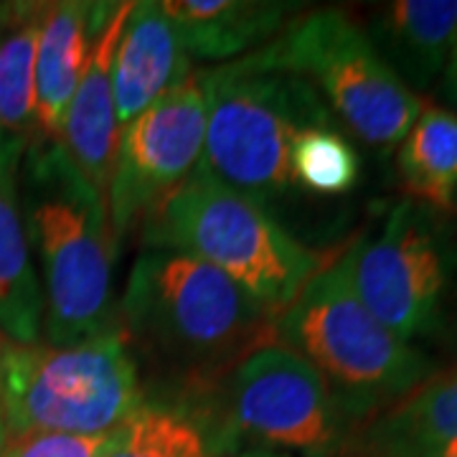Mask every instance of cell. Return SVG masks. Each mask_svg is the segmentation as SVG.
<instances>
[{"label": "cell", "instance_id": "obj_1", "mask_svg": "<svg viewBox=\"0 0 457 457\" xmlns=\"http://www.w3.org/2000/svg\"><path fill=\"white\" fill-rule=\"evenodd\" d=\"M206 102V145L201 163L305 246L320 216L300 194L290 155L295 137L338 125L320 95L264 51L198 71ZM341 128V125H338Z\"/></svg>", "mask_w": 457, "mask_h": 457}, {"label": "cell", "instance_id": "obj_2", "mask_svg": "<svg viewBox=\"0 0 457 457\" xmlns=\"http://www.w3.org/2000/svg\"><path fill=\"white\" fill-rule=\"evenodd\" d=\"M23 219L44 297L49 345H74L114 326L112 267L117 257L107 198L69 158L59 137L26 147Z\"/></svg>", "mask_w": 457, "mask_h": 457}, {"label": "cell", "instance_id": "obj_3", "mask_svg": "<svg viewBox=\"0 0 457 457\" xmlns=\"http://www.w3.org/2000/svg\"><path fill=\"white\" fill-rule=\"evenodd\" d=\"M132 341L186 374L237 366L264 345L275 318L212 264L179 249L145 246L122 297Z\"/></svg>", "mask_w": 457, "mask_h": 457}, {"label": "cell", "instance_id": "obj_4", "mask_svg": "<svg viewBox=\"0 0 457 457\" xmlns=\"http://www.w3.org/2000/svg\"><path fill=\"white\" fill-rule=\"evenodd\" d=\"M272 333L311 363L348 422L381 414L435 374L422 351L361 303L341 257L308 279L275 318Z\"/></svg>", "mask_w": 457, "mask_h": 457}, {"label": "cell", "instance_id": "obj_5", "mask_svg": "<svg viewBox=\"0 0 457 457\" xmlns=\"http://www.w3.org/2000/svg\"><path fill=\"white\" fill-rule=\"evenodd\" d=\"M143 242L212 264L272 318L326 267L318 249L297 242L204 163L143 224Z\"/></svg>", "mask_w": 457, "mask_h": 457}, {"label": "cell", "instance_id": "obj_6", "mask_svg": "<svg viewBox=\"0 0 457 457\" xmlns=\"http://www.w3.org/2000/svg\"><path fill=\"white\" fill-rule=\"evenodd\" d=\"M145 404L120 330L74 345H3L5 435H107Z\"/></svg>", "mask_w": 457, "mask_h": 457}, {"label": "cell", "instance_id": "obj_7", "mask_svg": "<svg viewBox=\"0 0 457 457\" xmlns=\"http://www.w3.org/2000/svg\"><path fill=\"white\" fill-rule=\"evenodd\" d=\"M262 51L311 84L341 130L363 145L392 150L425 110V99L396 79L359 21L338 8L297 13Z\"/></svg>", "mask_w": 457, "mask_h": 457}, {"label": "cell", "instance_id": "obj_8", "mask_svg": "<svg viewBox=\"0 0 457 457\" xmlns=\"http://www.w3.org/2000/svg\"><path fill=\"white\" fill-rule=\"evenodd\" d=\"M341 260L361 303L402 341L440 330L457 278V231L447 213L402 198Z\"/></svg>", "mask_w": 457, "mask_h": 457}, {"label": "cell", "instance_id": "obj_9", "mask_svg": "<svg viewBox=\"0 0 457 457\" xmlns=\"http://www.w3.org/2000/svg\"><path fill=\"white\" fill-rule=\"evenodd\" d=\"M227 394L231 425L257 450L330 457L351 425L311 363L279 343H264L239 361Z\"/></svg>", "mask_w": 457, "mask_h": 457}, {"label": "cell", "instance_id": "obj_10", "mask_svg": "<svg viewBox=\"0 0 457 457\" xmlns=\"http://www.w3.org/2000/svg\"><path fill=\"white\" fill-rule=\"evenodd\" d=\"M206 145V102L198 74L165 92L120 130L107 212L114 242L143 227L196 170Z\"/></svg>", "mask_w": 457, "mask_h": 457}, {"label": "cell", "instance_id": "obj_11", "mask_svg": "<svg viewBox=\"0 0 457 457\" xmlns=\"http://www.w3.org/2000/svg\"><path fill=\"white\" fill-rule=\"evenodd\" d=\"M130 3H95V38L79 87L64 114L59 143L87 180L107 198L120 140L114 112L112 64L120 33L130 18Z\"/></svg>", "mask_w": 457, "mask_h": 457}, {"label": "cell", "instance_id": "obj_12", "mask_svg": "<svg viewBox=\"0 0 457 457\" xmlns=\"http://www.w3.org/2000/svg\"><path fill=\"white\" fill-rule=\"evenodd\" d=\"M191 56L183 49L176 23L158 0L132 3L130 18L120 33L112 64L117 128L153 107L165 92L191 77Z\"/></svg>", "mask_w": 457, "mask_h": 457}, {"label": "cell", "instance_id": "obj_13", "mask_svg": "<svg viewBox=\"0 0 457 457\" xmlns=\"http://www.w3.org/2000/svg\"><path fill=\"white\" fill-rule=\"evenodd\" d=\"M29 140L0 132V338L41 343L44 297L21 206V165Z\"/></svg>", "mask_w": 457, "mask_h": 457}, {"label": "cell", "instance_id": "obj_14", "mask_svg": "<svg viewBox=\"0 0 457 457\" xmlns=\"http://www.w3.org/2000/svg\"><path fill=\"white\" fill-rule=\"evenodd\" d=\"M384 64L420 97L440 82L457 33V0H392L363 26Z\"/></svg>", "mask_w": 457, "mask_h": 457}, {"label": "cell", "instance_id": "obj_15", "mask_svg": "<svg viewBox=\"0 0 457 457\" xmlns=\"http://www.w3.org/2000/svg\"><path fill=\"white\" fill-rule=\"evenodd\" d=\"M191 62L228 64L278 38L297 16L285 0H161Z\"/></svg>", "mask_w": 457, "mask_h": 457}, {"label": "cell", "instance_id": "obj_16", "mask_svg": "<svg viewBox=\"0 0 457 457\" xmlns=\"http://www.w3.org/2000/svg\"><path fill=\"white\" fill-rule=\"evenodd\" d=\"M95 38V3H44L36 46V132L59 137Z\"/></svg>", "mask_w": 457, "mask_h": 457}, {"label": "cell", "instance_id": "obj_17", "mask_svg": "<svg viewBox=\"0 0 457 457\" xmlns=\"http://www.w3.org/2000/svg\"><path fill=\"white\" fill-rule=\"evenodd\" d=\"M457 442V363L432 374L359 435L363 457H425Z\"/></svg>", "mask_w": 457, "mask_h": 457}, {"label": "cell", "instance_id": "obj_18", "mask_svg": "<svg viewBox=\"0 0 457 457\" xmlns=\"http://www.w3.org/2000/svg\"><path fill=\"white\" fill-rule=\"evenodd\" d=\"M396 173L411 201L442 213L457 209V112L425 104L396 145Z\"/></svg>", "mask_w": 457, "mask_h": 457}, {"label": "cell", "instance_id": "obj_19", "mask_svg": "<svg viewBox=\"0 0 457 457\" xmlns=\"http://www.w3.org/2000/svg\"><path fill=\"white\" fill-rule=\"evenodd\" d=\"M41 5H18L0 38V132L26 137L36 128V46Z\"/></svg>", "mask_w": 457, "mask_h": 457}, {"label": "cell", "instance_id": "obj_20", "mask_svg": "<svg viewBox=\"0 0 457 457\" xmlns=\"http://www.w3.org/2000/svg\"><path fill=\"white\" fill-rule=\"evenodd\" d=\"M290 168L300 194L318 212L326 201L353 194L361 180L359 150L338 125L300 132L295 137Z\"/></svg>", "mask_w": 457, "mask_h": 457}, {"label": "cell", "instance_id": "obj_21", "mask_svg": "<svg viewBox=\"0 0 457 457\" xmlns=\"http://www.w3.org/2000/svg\"><path fill=\"white\" fill-rule=\"evenodd\" d=\"M107 457H212L201 427L179 409L143 404L132 414Z\"/></svg>", "mask_w": 457, "mask_h": 457}, {"label": "cell", "instance_id": "obj_22", "mask_svg": "<svg viewBox=\"0 0 457 457\" xmlns=\"http://www.w3.org/2000/svg\"><path fill=\"white\" fill-rule=\"evenodd\" d=\"M120 429L107 435H71V432H31L11 437L0 457H107Z\"/></svg>", "mask_w": 457, "mask_h": 457}, {"label": "cell", "instance_id": "obj_23", "mask_svg": "<svg viewBox=\"0 0 457 457\" xmlns=\"http://www.w3.org/2000/svg\"><path fill=\"white\" fill-rule=\"evenodd\" d=\"M437 95H440L447 110L457 112V33L450 56H447V64H445V71H442L440 82H437Z\"/></svg>", "mask_w": 457, "mask_h": 457}, {"label": "cell", "instance_id": "obj_24", "mask_svg": "<svg viewBox=\"0 0 457 457\" xmlns=\"http://www.w3.org/2000/svg\"><path fill=\"white\" fill-rule=\"evenodd\" d=\"M3 345H5V338H0V453L8 442V435H5V422H3Z\"/></svg>", "mask_w": 457, "mask_h": 457}, {"label": "cell", "instance_id": "obj_25", "mask_svg": "<svg viewBox=\"0 0 457 457\" xmlns=\"http://www.w3.org/2000/svg\"><path fill=\"white\" fill-rule=\"evenodd\" d=\"M234 457H290V455H282V453H272V450H257V447H249L245 453H239V455Z\"/></svg>", "mask_w": 457, "mask_h": 457}, {"label": "cell", "instance_id": "obj_26", "mask_svg": "<svg viewBox=\"0 0 457 457\" xmlns=\"http://www.w3.org/2000/svg\"><path fill=\"white\" fill-rule=\"evenodd\" d=\"M425 457H457V442H450V445H445L440 450H435V453H429Z\"/></svg>", "mask_w": 457, "mask_h": 457}, {"label": "cell", "instance_id": "obj_27", "mask_svg": "<svg viewBox=\"0 0 457 457\" xmlns=\"http://www.w3.org/2000/svg\"><path fill=\"white\" fill-rule=\"evenodd\" d=\"M16 5V3H13ZM13 5H8V3H0V23H5L11 13H13Z\"/></svg>", "mask_w": 457, "mask_h": 457}]
</instances>
